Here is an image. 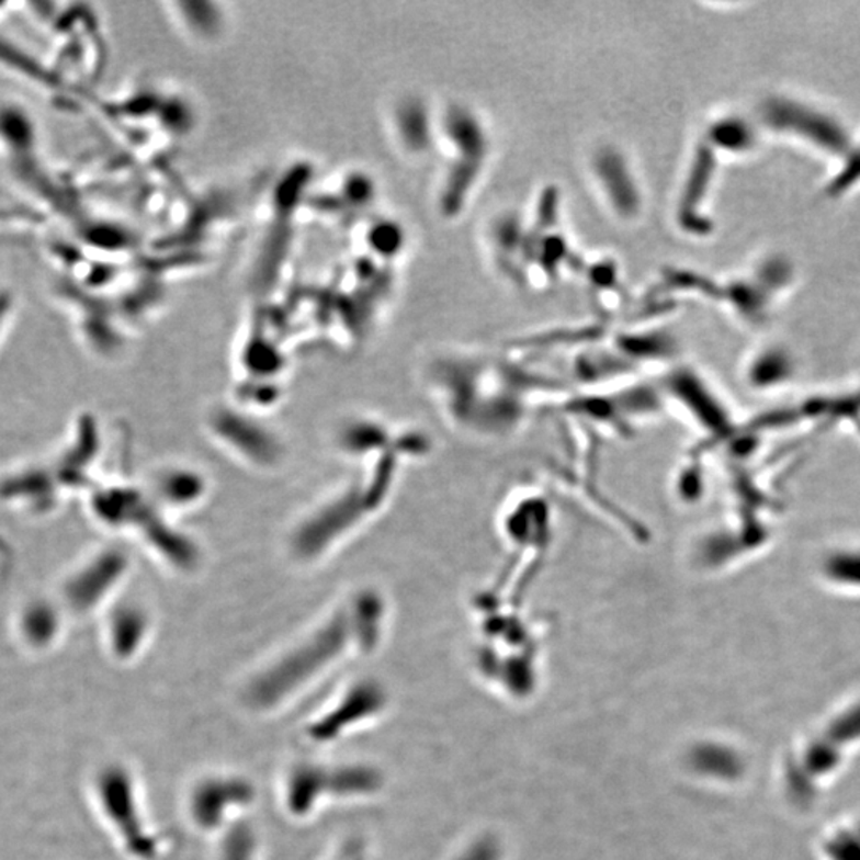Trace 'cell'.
Returning <instances> with one entry per match:
<instances>
[{
  "mask_svg": "<svg viewBox=\"0 0 860 860\" xmlns=\"http://www.w3.org/2000/svg\"><path fill=\"white\" fill-rule=\"evenodd\" d=\"M445 405L457 428L485 439L512 435L530 415L528 375L517 366H489L475 359H453L446 365Z\"/></svg>",
  "mask_w": 860,
  "mask_h": 860,
  "instance_id": "6da1fadb",
  "label": "cell"
},
{
  "mask_svg": "<svg viewBox=\"0 0 860 860\" xmlns=\"http://www.w3.org/2000/svg\"><path fill=\"white\" fill-rule=\"evenodd\" d=\"M13 630L18 640L27 648L44 652L56 641L61 630V613L58 601L42 595L31 596L21 602L13 616Z\"/></svg>",
  "mask_w": 860,
  "mask_h": 860,
  "instance_id": "7a4b0ae2",
  "label": "cell"
},
{
  "mask_svg": "<svg viewBox=\"0 0 860 860\" xmlns=\"http://www.w3.org/2000/svg\"><path fill=\"white\" fill-rule=\"evenodd\" d=\"M595 168L612 206L623 215L637 213L641 196L625 160L615 151L602 150L596 158Z\"/></svg>",
  "mask_w": 860,
  "mask_h": 860,
  "instance_id": "3957f363",
  "label": "cell"
},
{
  "mask_svg": "<svg viewBox=\"0 0 860 860\" xmlns=\"http://www.w3.org/2000/svg\"><path fill=\"white\" fill-rule=\"evenodd\" d=\"M248 788L236 781H213L201 785L200 791L193 795L192 811L196 823L203 827L217 826L220 821L222 810L238 805L248 799Z\"/></svg>",
  "mask_w": 860,
  "mask_h": 860,
  "instance_id": "277c9868",
  "label": "cell"
},
{
  "mask_svg": "<svg viewBox=\"0 0 860 860\" xmlns=\"http://www.w3.org/2000/svg\"><path fill=\"white\" fill-rule=\"evenodd\" d=\"M824 576L841 588H860V548L838 550L824 562Z\"/></svg>",
  "mask_w": 860,
  "mask_h": 860,
  "instance_id": "5b68a950",
  "label": "cell"
},
{
  "mask_svg": "<svg viewBox=\"0 0 860 860\" xmlns=\"http://www.w3.org/2000/svg\"><path fill=\"white\" fill-rule=\"evenodd\" d=\"M784 358L778 354V352H770V354H763L761 359H757L756 364L750 370V381H752L754 386H777V384L788 380L791 366H789L788 359Z\"/></svg>",
  "mask_w": 860,
  "mask_h": 860,
  "instance_id": "8992f818",
  "label": "cell"
},
{
  "mask_svg": "<svg viewBox=\"0 0 860 860\" xmlns=\"http://www.w3.org/2000/svg\"><path fill=\"white\" fill-rule=\"evenodd\" d=\"M344 860H358V859H355L354 856H352V858H351V856H348V859H344Z\"/></svg>",
  "mask_w": 860,
  "mask_h": 860,
  "instance_id": "52a82bcc",
  "label": "cell"
}]
</instances>
